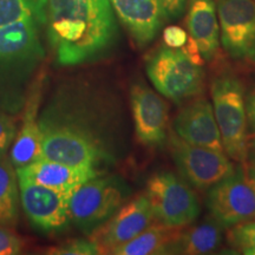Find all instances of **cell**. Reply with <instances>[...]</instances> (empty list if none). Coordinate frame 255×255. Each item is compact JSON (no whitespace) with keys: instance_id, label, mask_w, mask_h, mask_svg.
I'll list each match as a JSON object with an SVG mask.
<instances>
[{"instance_id":"cell-30","label":"cell","mask_w":255,"mask_h":255,"mask_svg":"<svg viewBox=\"0 0 255 255\" xmlns=\"http://www.w3.org/2000/svg\"><path fill=\"white\" fill-rule=\"evenodd\" d=\"M250 164L255 165V151H253L250 156Z\"/></svg>"},{"instance_id":"cell-1","label":"cell","mask_w":255,"mask_h":255,"mask_svg":"<svg viewBox=\"0 0 255 255\" xmlns=\"http://www.w3.org/2000/svg\"><path fill=\"white\" fill-rule=\"evenodd\" d=\"M41 25L62 66L82 65L103 55L117 33L110 0H43Z\"/></svg>"},{"instance_id":"cell-23","label":"cell","mask_w":255,"mask_h":255,"mask_svg":"<svg viewBox=\"0 0 255 255\" xmlns=\"http://www.w3.org/2000/svg\"><path fill=\"white\" fill-rule=\"evenodd\" d=\"M46 253L53 255H92L101 254V252L97 244L89 238L69 240L58 246L49 248Z\"/></svg>"},{"instance_id":"cell-19","label":"cell","mask_w":255,"mask_h":255,"mask_svg":"<svg viewBox=\"0 0 255 255\" xmlns=\"http://www.w3.org/2000/svg\"><path fill=\"white\" fill-rule=\"evenodd\" d=\"M223 227L219 222L205 221L183 227L174 244L171 254L202 255L218 250L222 244Z\"/></svg>"},{"instance_id":"cell-8","label":"cell","mask_w":255,"mask_h":255,"mask_svg":"<svg viewBox=\"0 0 255 255\" xmlns=\"http://www.w3.org/2000/svg\"><path fill=\"white\" fill-rule=\"evenodd\" d=\"M20 205L31 226L45 234H57L71 225L70 195L18 177Z\"/></svg>"},{"instance_id":"cell-29","label":"cell","mask_w":255,"mask_h":255,"mask_svg":"<svg viewBox=\"0 0 255 255\" xmlns=\"http://www.w3.org/2000/svg\"><path fill=\"white\" fill-rule=\"evenodd\" d=\"M242 170H244L245 177H246L248 184H250L255 194V165H252L248 163L246 167L242 169Z\"/></svg>"},{"instance_id":"cell-26","label":"cell","mask_w":255,"mask_h":255,"mask_svg":"<svg viewBox=\"0 0 255 255\" xmlns=\"http://www.w3.org/2000/svg\"><path fill=\"white\" fill-rule=\"evenodd\" d=\"M162 38H163L165 46L171 47V49H181V47L186 45L189 36L183 28L171 25V26L164 28Z\"/></svg>"},{"instance_id":"cell-2","label":"cell","mask_w":255,"mask_h":255,"mask_svg":"<svg viewBox=\"0 0 255 255\" xmlns=\"http://www.w3.org/2000/svg\"><path fill=\"white\" fill-rule=\"evenodd\" d=\"M41 27L34 17L0 27V113L17 116L24 109L46 56Z\"/></svg>"},{"instance_id":"cell-5","label":"cell","mask_w":255,"mask_h":255,"mask_svg":"<svg viewBox=\"0 0 255 255\" xmlns=\"http://www.w3.org/2000/svg\"><path fill=\"white\" fill-rule=\"evenodd\" d=\"M146 75L156 90L174 103L196 97L203 90L205 73L181 49L161 46L145 59Z\"/></svg>"},{"instance_id":"cell-4","label":"cell","mask_w":255,"mask_h":255,"mask_svg":"<svg viewBox=\"0 0 255 255\" xmlns=\"http://www.w3.org/2000/svg\"><path fill=\"white\" fill-rule=\"evenodd\" d=\"M131 190L122 178L114 175H98L77 188L70 195L71 223L90 235L122 207Z\"/></svg>"},{"instance_id":"cell-13","label":"cell","mask_w":255,"mask_h":255,"mask_svg":"<svg viewBox=\"0 0 255 255\" xmlns=\"http://www.w3.org/2000/svg\"><path fill=\"white\" fill-rule=\"evenodd\" d=\"M45 79L46 72L43 68L32 83L25 101L24 109L21 111V122L19 124L18 132L8 154L9 159L15 168L25 167L41 156L39 114Z\"/></svg>"},{"instance_id":"cell-7","label":"cell","mask_w":255,"mask_h":255,"mask_svg":"<svg viewBox=\"0 0 255 255\" xmlns=\"http://www.w3.org/2000/svg\"><path fill=\"white\" fill-rule=\"evenodd\" d=\"M171 155L187 182L199 190L210 189L235 171L226 152L189 144L180 137H170Z\"/></svg>"},{"instance_id":"cell-12","label":"cell","mask_w":255,"mask_h":255,"mask_svg":"<svg viewBox=\"0 0 255 255\" xmlns=\"http://www.w3.org/2000/svg\"><path fill=\"white\" fill-rule=\"evenodd\" d=\"M133 127L141 144H163L168 135L169 105L144 83H135L130 90Z\"/></svg>"},{"instance_id":"cell-21","label":"cell","mask_w":255,"mask_h":255,"mask_svg":"<svg viewBox=\"0 0 255 255\" xmlns=\"http://www.w3.org/2000/svg\"><path fill=\"white\" fill-rule=\"evenodd\" d=\"M30 17L37 18L41 24L43 0H0V27Z\"/></svg>"},{"instance_id":"cell-24","label":"cell","mask_w":255,"mask_h":255,"mask_svg":"<svg viewBox=\"0 0 255 255\" xmlns=\"http://www.w3.org/2000/svg\"><path fill=\"white\" fill-rule=\"evenodd\" d=\"M18 132L17 120L12 115L0 113V156L6 155Z\"/></svg>"},{"instance_id":"cell-15","label":"cell","mask_w":255,"mask_h":255,"mask_svg":"<svg viewBox=\"0 0 255 255\" xmlns=\"http://www.w3.org/2000/svg\"><path fill=\"white\" fill-rule=\"evenodd\" d=\"M15 169L18 177L26 178L40 186L51 188L68 195H71L73 191L87 181L102 175V173L95 169L75 167L41 157L25 167Z\"/></svg>"},{"instance_id":"cell-28","label":"cell","mask_w":255,"mask_h":255,"mask_svg":"<svg viewBox=\"0 0 255 255\" xmlns=\"http://www.w3.org/2000/svg\"><path fill=\"white\" fill-rule=\"evenodd\" d=\"M246 114L248 124V137L255 138V88L248 95L246 101Z\"/></svg>"},{"instance_id":"cell-25","label":"cell","mask_w":255,"mask_h":255,"mask_svg":"<svg viewBox=\"0 0 255 255\" xmlns=\"http://www.w3.org/2000/svg\"><path fill=\"white\" fill-rule=\"evenodd\" d=\"M24 247V240L11 228L0 226V255L19 254Z\"/></svg>"},{"instance_id":"cell-18","label":"cell","mask_w":255,"mask_h":255,"mask_svg":"<svg viewBox=\"0 0 255 255\" xmlns=\"http://www.w3.org/2000/svg\"><path fill=\"white\" fill-rule=\"evenodd\" d=\"M181 228L169 227L161 222H154L144 232L137 235L127 244L111 251L115 255H154L171 254L174 244Z\"/></svg>"},{"instance_id":"cell-14","label":"cell","mask_w":255,"mask_h":255,"mask_svg":"<svg viewBox=\"0 0 255 255\" xmlns=\"http://www.w3.org/2000/svg\"><path fill=\"white\" fill-rule=\"evenodd\" d=\"M174 131L189 144L225 152L213 104L205 97L195 98L178 111Z\"/></svg>"},{"instance_id":"cell-3","label":"cell","mask_w":255,"mask_h":255,"mask_svg":"<svg viewBox=\"0 0 255 255\" xmlns=\"http://www.w3.org/2000/svg\"><path fill=\"white\" fill-rule=\"evenodd\" d=\"M210 95L226 155L245 163L250 137L244 85L235 75L223 72L213 78Z\"/></svg>"},{"instance_id":"cell-9","label":"cell","mask_w":255,"mask_h":255,"mask_svg":"<svg viewBox=\"0 0 255 255\" xmlns=\"http://www.w3.org/2000/svg\"><path fill=\"white\" fill-rule=\"evenodd\" d=\"M220 40L232 58L255 63V0H219Z\"/></svg>"},{"instance_id":"cell-16","label":"cell","mask_w":255,"mask_h":255,"mask_svg":"<svg viewBox=\"0 0 255 255\" xmlns=\"http://www.w3.org/2000/svg\"><path fill=\"white\" fill-rule=\"evenodd\" d=\"M115 13L138 47H144L163 23V11L157 0H110Z\"/></svg>"},{"instance_id":"cell-11","label":"cell","mask_w":255,"mask_h":255,"mask_svg":"<svg viewBox=\"0 0 255 255\" xmlns=\"http://www.w3.org/2000/svg\"><path fill=\"white\" fill-rule=\"evenodd\" d=\"M156 222L150 202L145 194L124 203L107 222L89 235L100 248L101 254L127 244Z\"/></svg>"},{"instance_id":"cell-27","label":"cell","mask_w":255,"mask_h":255,"mask_svg":"<svg viewBox=\"0 0 255 255\" xmlns=\"http://www.w3.org/2000/svg\"><path fill=\"white\" fill-rule=\"evenodd\" d=\"M165 18H177L183 13L187 0H157Z\"/></svg>"},{"instance_id":"cell-22","label":"cell","mask_w":255,"mask_h":255,"mask_svg":"<svg viewBox=\"0 0 255 255\" xmlns=\"http://www.w3.org/2000/svg\"><path fill=\"white\" fill-rule=\"evenodd\" d=\"M229 246L238 253L255 255V220L231 227L227 234Z\"/></svg>"},{"instance_id":"cell-10","label":"cell","mask_w":255,"mask_h":255,"mask_svg":"<svg viewBox=\"0 0 255 255\" xmlns=\"http://www.w3.org/2000/svg\"><path fill=\"white\" fill-rule=\"evenodd\" d=\"M207 208L223 228L255 220V194L242 169L210 188Z\"/></svg>"},{"instance_id":"cell-17","label":"cell","mask_w":255,"mask_h":255,"mask_svg":"<svg viewBox=\"0 0 255 255\" xmlns=\"http://www.w3.org/2000/svg\"><path fill=\"white\" fill-rule=\"evenodd\" d=\"M186 24L202 58L212 60L220 46V24L215 0H189Z\"/></svg>"},{"instance_id":"cell-31","label":"cell","mask_w":255,"mask_h":255,"mask_svg":"<svg viewBox=\"0 0 255 255\" xmlns=\"http://www.w3.org/2000/svg\"><path fill=\"white\" fill-rule=\"evenodd\" d=\"M251 146H252V148H253V149H255V139H254L253 142L251 143Z\"/></svg>"},{"instance_id":"cell-6","label":"cell","mask_w":255,"mask_h":255,"mask_svg":"<svg viewBox=\"0 0 255 255\" xmlns=\"http://www.w3.org/2000/svg\"><path fill=\"white\" fill-rule=\"evenodd\" d=\"M145 195L156 221L169 227H187L200 214L199 201L193 189L169 171L156 173L149 178Z\"/></svg>"},{"instance_id":"cell-20","label":"cell","mask_w":255,"mask_h":255,"mask_svg":"<svg viewBox=\"0 0 255 255\" xmlns=\"http://www.w3.org/2000/svg\"><path fill=\"white\" fill-rule=\"evenodd\" d=\"M19 182L17 169L9 156H0V226L14 228L19 219Z\"/></svg>"}]
</instances>
